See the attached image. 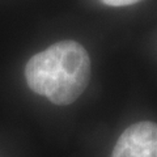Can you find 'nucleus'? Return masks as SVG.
<instances>
[{
  "instance_id": "1",
  "label": "nucleus",
  "mask_w": 157,
  "mask_h": 157,
  "mask_svg": "<svg viewBox=\"0 0 157 157\" xmlns=\"http://www.w3.org/2000/svg\"><path fill=\"white\" fill-rule=\"evenodd\" d=\"M90 77V59L75 41H60L36 54L25 67L29 88L55 105H70L85 90Z\"/></svg>"
},
{
  "instance_id": "2",
  "label": "nucleus",
  "mask_w": 157,
  "mask_h": 157,
  "mask_svg": "<svg viewBox=\"0 0 157 157\" xmlns=\"http://www.w3.org/2000/svg\"><path fill=\"white\" fill-rule=\"evenodd\" d=\"M111 157H157V123L139 122L126 128Z\"/></svg>"
},
{
  "instance_id": "3",
  "label": "nucleus",
  "mask_w": 157,
  "mask_h": 157,
  "mask_svg": "<svg viewBox=\"0 0 157 157\" xmlns=\"http://www.w3.org/2000/svg\"><path fill=\"white\" fill-rule=\"evenodd\" d=\"M140 0H102V3H105L106 6L110 7H124V6H131L135 4Z\"/></svg>"
}]
</instances>
